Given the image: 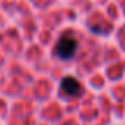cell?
Segmentation results:
<instances>
[{"label":"cell","instance_id":"1","mask_svg":"<svg viewBox=\"0 0 125 125\" xmlns=\"http://www.w3.org/2000/svg\"><path fill=\"white\" fill-rule=\"evenodd\" d=\"M76 49H78V41L74 40L73 37H62L60 40L57 41L55 44V54L57 57H60L62 60H70L74 54H76Z\"/></svg>","mask_w":125,"mask_h":125},{"label":"cell","instance_id":"2","mask_svg":"<svg viewBox=\"0 0 125 125\" xmlns=\"http://www.w3.org/2000/svg\"><path fill=\"white\" fill-rule=\"evenodd\" d=\"M60 89L62 92H63L65 95H68V97H73V95H79L81 94V84L78 79H74V78H63V81H62L60 84Z\"/></svg>","mask_w":125,"mask_h":125}]
</instances>
